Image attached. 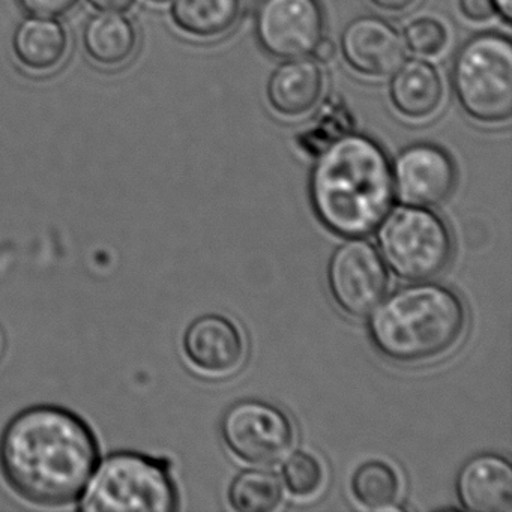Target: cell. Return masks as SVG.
<instances>
[{"instance_id":"6da1fadb","label":"cell","mask_w":512,"mask_h":512,"mask_svg":"<svg viewBox=\"0 0 512 512\" xmlns=\"http://www.w3.org/2000/svg\"><path fill=\"white\" fill-rule=\"evenodd\" d=\"M100 448L85 419L61 406L28 407L0 436V470L28 502L62 506L80 499Z\"/></svg>"},{"instance_id":"7a4b0ae2","label":"cell","mask_w":512,"mask_h":512,"mask_svg":"<svg viewBox=\"0 0 512 512\" xmlns=\"http://www.w3.org/2000/svg\"><path fill=\"white\" fill-rule=\"evenodd\" d=\"M394 191L388 155L365 134H344L311 170V206L320 223L343 238L371 235L388 215Z\"/></svg>"},{"instance_id":"3957f363","label":"cell","mask_w":512,"mask_h":512,"mask_svg":"<svg viewBox=\"0 0 512 512\" xmlns=\"http://www.w3.org/2000/svg\"><path fill=\"white\" fill-rule=\"evenodd\" d=\"M370 316L368 332L377 352L401 365L442 358L460 343L467 326L460 296L425 281L392 293Z\"/></svg>"},{"instance_id":"277c9868","label":"cell","mask_w":512,"mask_h":512,"mask_svg":"<svg viewBox=\"0 0 512 512\" xmlns=\"http://www.w3.org/2000/svg\"><path fill=\"white\" fill-rule=\"evenodd\" d=\"M178 490L170 466L160 458L119 451L98 461L79 499L80 511L170 512Z\"/></svg>"},{"instance_id":"5b68a950","label":"cell","mask_w":512,"mask_h":512,"mask_svg":"<svg viewBox=\"0 0 512 512\" xmlns=\"http://www.w3.org/2000/svg\"><path fill=\"white\" fill-rule=\"evenodd\" d=\"M452 86L461 109L479 124L497 125L512 115V46L500 34L470 38L455 56Z\"/></svg>"},{"instance_id":"8992f818","label":"cell","mask_w":512,"mask_h":512,"mask_svg":"<svg viewBox=\"0 0 512 512\" xmlns=\"http://www.w3.org/2000/svg\"><path fill=\"white\" fill-rule=\"evenodd\" d=\"M377 241L389 269L410 283H424L442 274L454 251L445 221L422 206L392 211L382 221Z\"/></svg>"},{"instance_id":"52a82bcc","label":"cell","mask_w":512,"mask_h":512,"mask_svg":"<svg viewBox=\"0 0 512 512\" xmlns=\"http://www.w3.org/2000/svg\"><path fill=\"white\" fill-rule=\"evenodd\" d=\"M224 445L244 463L274 466L289 454L295 428L283 410L260 400L233 404L221 419Z\"/></svg>"},{"instance_id":"ba28073f","label":"cell","mask_w":512,"mask_h":512,"mask_svg":"<svg viewBox=\"0 0 512 512\" xmlns=\"http://www.w3.org/2000/svg\"><path fill=\"white\" fill-rule=\"evenodd\" d=\"M328 286L335 304L347 316L368 317L388 293L385 260L368 242H346L329 260Z\"/></svg>"},{"instance_id":"9c48e42d","label":"cell","mask_w":512,"mask_h":512,"mask_svg":"<svg viewBox=\"0 0 512 512\" xmlns=\"http://www.w3.org/2000/svg\"><path fill=\"white\" fill-rule=\"evenodd\" d=\"M325 17L319 0H262L256 16V35L269 55L304 58L323 38Z\"/></svg>"},{"instance_id":"30bf717a","label":"cell","mask_w":512,"mask_h":512,"mask_svg":"<svg viewBox=\"0 0 512 512\" xmlns=\"http://www.w3.org/2000/svg\"><path fill=\"white\" fill-rule=\"evenodd\" d=\"M391 167L394 188L407 205L439 206L454 193L457 184L454 160L433 143L407 146Z\"/></svg>"},{"instance_id":"8fae6325","label":"cell","mask_w":512,"mask_h":512,"mask_svg":"<svg viewBox=\"0 0 512 512\" xmlns=\"http://www.w3.org/2000/svg\"><path fill=\"white\" fill-rule=\"evenodd\" d=\"M341 52L353 71L370 79L392 76L406 56L397 29L377 16L353 19L341 35Z\"/></svg>"},{"instance_id":"7c38bea8","label":"cell","mask_w":512,"mask_h":512,"mask_svg":"<svg viewBox=\"0 0 512 512\" xmlns=\"http://www.w3.org/2000/svg\"><path fill=\"white\" fill-rule=\"evenodd\" d=\"M182 347L188 362L211 377L235 373L247 353L244 335L221 314H205L194 320L185 331Z\"/></svg>"},{"instance_id":"4fadbf2b","label":"cell","mask_w":512,"mask_h":512,"mask_svg":"<svg viewBox=\"0 0 512 512\" xmlns=\"http://www.w3.org/2000/svg\"><path fill=\"white\" fill-rule=\"evenodd\" d=\"M455 490L467 511L511 512V464L500 455H476L461 467Z\"/></svg>"},{"instance_id":"5bb4252c","label":"cell","mask_w":512,"mask_h":512,"mask_svg":"<svg viewBox=\"0 0 512 512\" xmlns=\"http://www.w3.org/2000/svg\"><path fill=\"white\" fill-rule=\"evenodd\" d=\"M323 73L311 59H287L272 73L268 100L272 109L287 118L307 115L322 97Z\"/></svg>"},{"instance_id":"9a60e30c","label":"cell","mask_w":512,"mask_h":512,"mask_svg":"<svg viewBox=\"0 0 512 512\" xmlns=\"http://www.w3.org/2000/svg\"><path fill=\"white\" fill-rule=\"evenodd\" d=\"M13 52L26 70L52 73L67 58V31L58 19L28 16L14 31Z\"/></svg>"},{"instance_id":"2e32d148","label":"cell","mask_w":512,"mask_h":512,"mask_svg":"<svg viewBox=\"0 0 512 512\" xmlns=\"http://www.w3.org/2000/svg\"><path fill=\"white\" fill-rule=\"evenodd\" d=\"M389 97L392 106L404 118L415 121L430 118L443 98L439 71L422 59L403 62L392 77Z\"/></svg>"},{"instance_id":"e0dca14e","label":"cell","mask_w":512,"mask_h":512,"mask_svg":"<svg viewBox=\"0 0 512 512\" xmlns=\"http://www.w3.org/2000/svg\"><path fill=\"white\" fill-rule=\"evenodd\" d=\"M82 41L86 55L94 64L119 68L136 53L139 34L124 13L98 11L86 22Z\"/></svg>"},{"instance_id":"ac0fdd59","label":"cell","mask_w":512,"mask_h":512,"mask_svg":"<svg viewBox=\"0 0 512 512\" xmlns=\"http://www.w3.org/2000/svg\"><path fill=\"white\" fill-rule=\"evenodd\" d=\"M241 10L242 0H172L176 28L199 40H212L232 31Z\"/></svg>"},{"instance_id":"d6986e66","label":"cell","mask_w":512,"mask_h":512,"mask_svg":"<svg viewBox=\"0 0 512 512\" xmlns=\"http://www.w3.org/2000/svg\"><path fill=\"white\" fill-rule=\"evenodd\" d=\"M350 490L356 502L364 508L373 511L392 509L400 499V476L385 461H367L353 473Z\"/></svg>"},{"instance_id":"ffe728a7","label":"cell","mask_w":512,"mask_h":512,"mask_svg":"<svg viewBox=\"0 0 512 512\" xmlns=\"http://www.w3.org/2000/svg\"><path fill=\"white\" fill-rule=\"evenodd\" d=\"M229 502L236 511H274L283 502V485L269 470H244L230 484Z\"/></svg>"},{"instance_id":"44dd1931","label":"cell","mask_w":512,"mask_h":512,"mask_svg":"<svg viewBox=\"0 0 512 512\" xmlns=\"http://www.w3.org/2000/svg\"><path fill=\"white\" fill-rule=\"evenodd\" d=\"M353 125H355V119L352 118L346 106L329 101L313 128L298 137V143L308 154L319 155L332 142L340 139L344 134L352 133Z\"/></svg>"},{"instance_id":"7402d4cb","label":"cell","mask_w":512,"mask_h":512,"mask_svg":"<svg viewBox=\"0 0 512 512\" xmlns=\"http://www.w3.org/2000/svg\"><path fill=\"white\" fill-rule=\"evenodd\" d=\"M284 487L296 499L308 500L317 496L325 485V469L314 455L308 452H293L283 470Z\"/></svg>"},{"instance_id":"603a6c76","label":"cell","mask_w":512,"mask_h":512,"mask_svg":"<svg viewBox=\"0 0 512 512\" xmlns=\"http://www.w3.org/2000/svg\"><path fill=\"white\" fill-rule=\"evenodd\" d=\"M404 44L410 52L424 58L440 55L448 44L445 25L433 17L413 20L404 29Z\"/></svg>"},{"instance_id":"cb8c5ba5","label":"cell","mask_w":512,"mask_h":512,"mask_svg":"<svg viewBox=\"0 0 512 512\" xmlns=\"http://www.w3.org/2000/svg\"><path fill=\"white\" fill-rule=\"evenodd\" d=\"M29 16L59 19L70 13L79 0H17Z\"/></svg>"},{"instance_id":"d4e9b609","label":"cell","mask_w":512,"mask_h":512,"mask_svg":"<svg viewBox=\"0 0 512 512\" xmlns=\"http://www.w3.org/2000/svg\"><path fill=\"white\" fill-rule=\"evenodd\" d=\"M460 11L470 22H488L494 16L491 0H460Z\"/></svg>"},{"instance_id":"484cf974","label":"cell","mask_w":512,"mask_h":512,"mask_svg":"<svg viewBox=\"0 0 512 512\" xmlns=\"http://www.w3.org/2000/svg\"><path fill=\"white\" fill-rule=\"evenodd\" d=\"M136 0H88V4L97 11H115L125 13L133 7Z\"/></svg>"},{"instance_id":"4316f807","label":"cell","mask_w":512,"mask_h":512,"mask_svg":"<svg viewBox=\"0 0 512 512\" xmlns=\"http://www.w3.org/2000/svg\"><path fill=\"white\" fill-rule=\"evenodd\" d=\"M313 53L317 62H320V64H328V62H331L332 59L335 58L337 47H335L334 41L322 38V40L317 43V46L314 47Z\"/></svg>"},{"instance_id":"83f0119b","label":"cell","mask_w":512,"mask_h":512,"mask_svg":"<svg viewBox=\"0 0 512 512\" xmlns=\"http://www.w3.org/2000/svg\"><path fill=\"white\" fill-rule=\"evenodd\" d=\"M370 2L380 10L389 11V13H403V11L409 10L416 0H370Z\"/></svg>"},{"instance_id":"f1b7e54d","label":"cell","mask_w":512,"mask_h":512,"mask_svg":"<svg viewBox=\"0 0 512 512\" xmlns=\"http://www.w3.org/2000/svg\"><path fill=\"white\" fill-rule=\"evenodd\" d=\"M493 2L494 13L500 17L505 25H511L512 22V0H491Z\"/></svg>"},{"instance_id":"f546056e","label":"cell","mask_w":512,"mask_h":512,"mask_svg":"<svg viewBox=\"0 0 512 512\" xmlns=\"http://www.w3.org/2000/svg\"><path fill=\"white\" fill-rule=\"evenodd\" d=\"M149 2H152V4L155 5H164L169 4V2H172V0H149Z\"/></svg>"}]
</instances>
